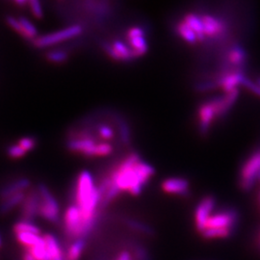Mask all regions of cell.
<instances>
[{
  "label": "cell",
  "instance_id": "1",
  "mask_svg": "<svg viewBox=\"0 0 260 260\" xmlns=\"http://www.w3.org/2000/svg\"><path fill=\"white\" fill-rule=\"evenodd\" d=\"M154 174L155 169L142 161L139 154L134 152L122 160L109 175L121 192L128 191L132 196H139Z\"/></svg>",
  "mask_w": 260,
  "mask_h": 260
},
{
  "label": "cell",
  "instance_id": "2",
  "mask_svg": "<svg viewBox=\"0 0 260 260\" xmlns=\"http://www.w3.org/2000/svg\"><path fill=\"white\" fill-rule=\"evenodd\" d=\"M40 196V207L39 216L51 223H59L60 222V207L56 201L55 197L50 192L46 184L40 183L37 186Z\"/></svg>",
  "mask_w": 260,
  "mask_h": 260
},
{
  "label": "cell",
  "instance_id": "3",
  "mask_svg": "<svg viewBox=\"0 0 260 260\" xmlns=\"http://www.w3.org/2000/svg\"><path fill=\"white\" fill-rule=\"evenodd\" d=\"M83 28L80 25H72L69 27L61 29L53 33L46 34L39 37L32 42L33 47L36 48H47V47H53L58 44H61L68 40L78 37L82 34Z\"/></svg>",
  "mask_w": 260,
  "mask_h": 260
},
{
  "label": "cell",
  "instance_id": "4",
  "mask_svg": "<svg viewBox=\"0 0 260 260\" xmlns=\"http://www.w3.org/2000/svg\"><path fill=\"white\" fill-rule=\"evenodd\" d=\"M64 232L68 240L75 241L82 238L83 219L82 214L77 205H70L64 216Z\"/></svg>",
  "mask_w": 260,
  "mask_h": 260
},
{
  "label": "cell",
  "instance_id": "5",
  "mask_svg": "<svg viewBox=\"0 0 260 260\" xmlns=\"http://www.w3.org/2000/svg\"><path fill=\"white\" fill-rule=\"evenodd\" d=\"M260 174V150L254 152L243 165L240 173L239 185L242 190L250 191Z\"/></svg>",
  "mask_w": 260,
  "mask_h": 260
},
{
  "label": "cell",
  "instance_id": "6",
  "mask_svg": "<svg viewBox=\"0 0 260 260\" xmlns=\"http://www.w3.org/2000/svg\"><path fill=\"white\" fill-rule=\"evenodd\" d=\"M96 190V186L94 185L93 178L90 172L82 171L76 180L75 190V205L79 208L83 207L90 200L94 191Z\"/></svg>",
  "mask_w": 260,
  "mask_h": 260
},
{
  "label": "cell",
  "instance_id": "7",
  "mask_svg": "<svg viewBox=\"0 0 260 260\" xmlns=\"http://www.w3.org/2000/svg\"><path fill=\"white\" fill-rule=\"evenodd\" d=\"M239 221L240 215L238 211L235 208H230L223 212L211 215L206 223V229H230L234 233Z\"/></svg>",
  "mask_w": 260,
  "mask_h": 260
},
{
  "label": "cell",
  "instance_id": "8",
  "mask_svg": "<svg viewBox=\"0 0 260 260\" xmlns=\"http://www.w3.org/2000/svg\"><path fill=\"white\" fill-rule=\"evenodd\" d=\"M40 207V196L36 189H29L25 198L20 205V220L32 222L39 216Z\"/></svg>",
  "mask_w": 260,
  "mask_h": 260
},
{
  "label": "cell",
  "instance_id": "9",
  "mask_svg": "<svg viewBox=\"0 0 260 260\" xmlns=\"http://www.w3.org/2000/svg\"><path fill=\"white\" fill-rule=\"evenodd\" d=\"M217 103H218V96L203 103L199 108V111H198L199 128L203 136H205L208 133L214 120L217 119L216 117Z\"/></svg>",
  "mask_w": 260,
  "mask_h": 260
},
{
  "label": "cell",
  "instance_id": "10",
  "mask_svg": "<svg viewBox=\"0 0 260 260\" xmlns=\"http://www.w3.org/2000/svg\"><path fill=\"white\" fill-rule=\"evenodd\" d=\"M216 205V200L212 196H206L197 205L195 212L196 228L199 233L205 232L208 219L211 217L214 207Z\"/></svg>",
  "mask_w": 260,
  "mask_h": 260
},
{
  "label": "cell",
  "instance_id": "11",
  "mask_svg": "<svg viewBox=\"0 0 260 260\" xmlns=\"http://www.w3.org/2000/svg\"><path fill=\"white\" fill-rule=\"evenodd\" d=\"M162 190L167 194L173 195L185 196L189 195V188L190 183L185 178L181 177H173L167 178L161 183Z\"/></svg>",
  "mask_w": 260,
  "mask_h": 260
},
{
  "label": "cell",
  "instance_id": "12",
  "mask_svg": "<svg viewBox=\"0 0 260 260\" xmlns=\"http://www.w3.org/2000/svg\"><path fill=\"white\" fill-rule=\"evenodd\" d=\"M31 182L26 177H20L10 181L0 189V202L6 200L12 196L19 194L21 192H26L30 188Z\"/></svg>",
  "mask_w": 260,
  "mask_h": 260
},
{
  "label": "cell",
  "instance_id": "13",
  "mask_svg": "<svg viewBox=\"0 0 260 260\" xmlns=\"http://www.w3.org/2000/svg\"><path fill=\"white\" fill-rule=\"evenodd\" d=\"M201 18L205 27V37H217L222 35L226 29V25L220 19L214 18L210 15H203Z\"/></svg>",
  "mask_w": 260,
  "mask_h": 260
},
{
  "label": "cell",
  "instance_id": "14",
  "mask_svg": "<svg viewBox=\"0 0 260 260\" xmlns=\"http://www.w3.org/2000/svg\"><path fill=\"white\" fill-rule=\"evenodd\" d=\"M239 96V90L235 89L231 93H225L224 96H219L217 109H216V117L222 118L225 116L230 110L233 108L234 103H236Z\"/></svg>",
  "mask_w": 260,
  "mask_h": 260
},
{
  "label": "cell",
  "instance_id": "15",
  "mask_svg": "<svg viewBox=\"0 0 260 260\" xmlns=\"http://www.w3.org/2000/svg\"><path fill=\"white\" fill-rule=\"evenodd\" d=\"M194 31L198 38V42H203L205 39V27L202 18L196 14H187L182 19Z\"/></svg>",
  "mask_w": 260,
  "mask_h": 260
},
{
  "label": "cell",
  "instance_id": "16",
  "mask_svg": "<svg viewBox=\"0 0 260 260\" xmlns=\"http://www.w3.org/2000/svg\"><path fill=\"white\" fill-rule=\"evenodd\" d=\"M226 59L229 61V64L232 67L243 70V67L247 60V53L243 47L240 46H234L229 50Z\"/></svg>",
  "mask_w": 260,
  "mask_h": 260
},
{
  "label": "cell",
  "instance_id": "17",
  "mask_svg": "<svg viewBox=\"0 0 260 260\" xmlns=\"http://www.w3.org/2000/svg\"><path fill=\"white\" fill-rule=\"evenodd\" d=\"M26 192H21L19 194H16V195L12 196L10 198H7L6 200L0 202V216H5V215L9 214L16 207L20 206L25 198Z\"/></svg>",
  "mask_w": 260,
  "mask_h": 260
},
{
  "label": "cell",
  "instance_id": "18",
  "mask_svg": "<svg viewBox=\"0 0 260 260\" xmlns=\"http://www.w3.org/2000/svg\"><path fill=\"white\" fill-rule=\"evenodd\" d=\"M113 146L109 143H95L92 147L86 149L82 153L86 157H96V156H106L111 154Z\"/></svg>",
  "mask_w": 260,
  "mask_h": 260
},
{
  "label": "cell",
  "instance_id": "19",
  "mask_svg": "<svg viewBox=\"0 0 260 260\" xmlns=\"http://www.w3.org/2000/svg\"><path fill=\"white\" fill-rule=\"evenodd\" d=\"M86 247V239L79 238L71 244L65 252V260H79Z\"/></svg>",
  "mask_w": 260,
  "mask_h": 260
},
{
  "label": "cell",
  "instance_id": "20",
  "mask_svg": "<svg viewBox=\"0 0 260 260\" xmlns=\"http://www.w3.org/2000/svg\"><path fill=\"white\" fill-rule=\"evenodd\" d=\"M96 143L93 139H70L67 142V149L74 153L82 154L86 149H89Z\"/></svg>",
  "mask_w": 260,
  "mask_h": 260
},
{
  "label": "cell",
  "instance_id": "21",
  "mask_svg": "<svg viewBox=\"0 0 260 260\" xmlns=\"http://www.w3.org/2000/svg\"><path fill=\"white\" fill-rule=\"evenodd\" d=\"M19 23L22 28L23 31V39L30 41L31 43L33 41H35L39 35H38V29L32 22L31 20H29L27 18L23 17V16H19Z\"/></svg>",
  "mask_w": 260,
  "mask_h": 260
},
{
  "label": "cell",
  "instance_id": "22",
  "mask_svg": "<svg viewBox=\"0 0 260 260\" xmlns=\"http://www.w3.org/2000/svg\"><path fill=\"white\" fill-rule=\"evenodd\" d=\"M15 236H16L17 241L27 249L36 246L44 239L43 236L38 235V234H33V233H17V234H15Z\"/></svg>",
  "mask_w": 260,
  "mask_h": 260
},
{
  "label": "cell",
  "instance_id": "23",
  "mask_svg": "<svg viewBox=\"0 0 260 260\" xmlns=\"http://www.w3.org/2000/svg\"><path fill=\"white\" fill-rule=\"evenodd\" d=\"M177 32L178 33V35L188 44L195 45L198 43V38H197L195 32L191 29L188 24H186L183 20H181L180 22L177 23Z\"/></svg>",
  "mask_w": 260,
  "mask_h": 260
},
{
  "label": "cell",
  "instance_id": "24",
  "mask_svg": "<svg viewBox=\"0 0 260 260\" xmlns=\"http://www.w3.org/2000/svg\"><path fill=\"white\" fill-rule=\"evenodd\" d=\"M45 57L47 62L55 65H60V64H65L66 62L69 60L70 55L64 49H53V50L47 51Z\"/></svg>",
  "mask_w": 260,
  "mask_h": 260
},
{
  "label": "cell",
  "instance_id": "25",
  "mask_svg": "<svg viewBox=\"0 0 260 260\" xmlns=\"http://www.w3.org/2000/svg\"><path fill=\"white\" fill-rule=\"evenodd\" d=\"M27 251L36 260H51V256L47 251L45 239H43V241L39 243L36 246L28 249Z\"/></svg>",
  "mask_w": 260,
  "mask_h": 260
},
{
  "label": "cell",
  "instance_id": "26",
  "mask_svg": "<svg viewBox=\"0 0 260 260\" xmlns=\"http://www.w3.org/2000/svg\"><path fill=\"white\" fill-rule=\"evenodd\" d=\"M13 232L15 234L17 233H33L41 235V230L38 228L36 224L32 222H26V221H19L13 225Z\"/></svg>",
  "mask_w": 260,
  "mask_h": 260
},
{
  "label": "cell",
  "instance_id": "27",
  "mask_svg": "<svg viewBox=\"0 0 260 260\" xmlns=\"http://www.w3.org/2000/svg\"><path fill=\"white\" fill-rule=\"evenodd\" d=\"M117 125L119 127V133L121 136V142L125 146H130L131 145V132H130V127L128 123L125 121L124 119L121 117H118L116 119Z\"/></svg>",
  "mask_w": 260,
  "mask_h": 260
},
{
  "label": "cell",
  "instance_id": "28",
  "mask_svg": "<svg viewBox=\"0 0 260 260\" xmlns=\"http://www.w3.org/2000/svg\"><path fill=\"white\" fill-rule=\"evenodd\" d=\"M234 233L230 229H206L202 233L205 239H215V238H229L233 236Z\"/></svg>",
  "mask_w": 260,
  "mask_h": 260
},
{
  "label": "cell",
  "instance_id": "29",
  "mask_svg": "<svg viewBox=\"0 0 260 260\" xmlns=\"http://www.w3.org/2000/svg\"><path fill=\"white\" fill-rule=\"evenodd\" d=\"M126 224L129 229L133 231H136L138 233H144L149 236H152L154 234V230L150 225L143 223L141 221H138V220L128 219V220H126Z\"/></svg>",
  "mask_w": 260,
  "mask_h": 260
},
{
  "label": "cell",
  "instance_id": "30",
  "mask_svg": "<svg viewBox=\"0 0 260 260\" xmlns=\"http://www.w3.org/2000/svg\"><path fill=\"white\" fill-rule=\"evenodd\" d=\"M6 153L7 156L12 160H19L27 154V152L21 149L17 142L8 146V148L6 149Z\"/></svg>",
  "mask_w": 260,
  "mask_h": 260
},
{
  "label": "cell",
  "instance_id": "31",
  "mask_svg": "<svg viewBox=\"0 0 260 260\" xmlns=\"http://www.w3.org/2000/svg\"><path fill=\"white\" fill-rule=\"evenodd\" d=\"M17 143L20 146V148L25 150L26 152H30L38 146V140L33 136H24L19 138Z\"/></svg>",
  "mask_w": 260,
  "mask_h": 260
},
{
  "label": "cell",
  "instance_id": "32",
  "mask_svg": "<svg viewBox=\"0 0 260 260\" xmlns=\"http://www.w3.org/2000/svg\"><path fill=\"white\" fill-rule=\"evenodd\" d=\"M28 7H29L32 16L35 19H39V20L44 19V9H43V6L40 1H38V0L28 1Z\"/></svg>",
  "mask_w": 260,
  "mask_h": 260
},
{
  "label": "cell",
  "instance_id": "33",
  "mask_svg": "<svg viewBox=\"0 0 260 260\" xmlns=\"http://www.w3.org/2000/svg\"><path fill=\"white\" fill-rule=\"evenodd\" d=\"M5 20H6L7 25H8L13 31H15L16 33H18L20 37H23V31H22V28H21V25H20V23H19L18 18H15V17H13V16H7V17L5 18Z\"/></svg>",
  "mask_w": 260,
  "mask_h": 260
},
{
  "label": "cell",
  "instance_id": "34",
  "mask_svg": "<svg viewBox=\"0 0 260 260\" xmlns=\"http://www.w3.org/2000/svg\"><path fill=\"white\" fill-rule=\"evenodd\" d=\"M219 88V84L217 80L214 81H207V82H203V83L198 84L196 86V91L204 93V92H209Z\"/></svg>",
  "mask_w": 260,
  "mask_h": 260
},
{
  "label": "cell",
  "instance_id": "35",
  "mask_svg": "<svg viewBox=\"0 0 260 260\" xmlns=\"http://www.w3.org/2000/svg\"><path fill=\"white\" fill-rule=\"evenodd\" d=\"M240 84L243 85L245 88H247L248 90H250L252 93H255L256 95L260 96V86L258 84L253 83L250 79H248L245 75L242 76Z\"/></svg>",
  "mask_w": 260,
  "mask_h": 260
},
{
  "label": "cell",
  "instance_id": "36",
  "mask_svg": "<svg viewBox=\"0 0 260 260\" xmlns=\"http://www.w3.org/2000/svg\"><path fill=\"white\" fill-rule=\"evenodd\" d=\"M99 134L100 138L103 140H111L114 137V130L112 129L108 125H101L99 127Z\"/></svg>",
  "mask_w": 260,
  "mask_h": 260
},
{
  "label": "cell",
  "instance_id": "37",
  "mask_svg": "<svg viewBox=\"0 0 260 260\" xmlns=\"http://www.w3.org/2000/svg\"><path fill=\"white\" fill-rule=\"evenodd\" d=\"M145 37V31L144 29L140 27L130 28L127 31V39H133V38Z\"/></svg>",
  "mask_w": 260,
  "mask_h": 260
},
{
  "label": "cell",
  "instance_id": "38",
  "mask_svg": "<svg viewBox=\"0 0 260 260\" xmlns=\"http://www.w3.org/2000/svg\"><path fill=\"white\" fill-rule=\"evenodd\" d=\"M136 257L138 260H149V254L144 248H137Z\"/></svg>",
  "mask_w": 260,
  "mask_h": 260
},
{
  "label": "cell",
  "instance_id": "39",
  "mask_svg": "<svg viewBox=\"0 0 260 260\" xmlns=\"http://www.w3.org/2000/svg\"><path fill=\"white\" fill-rule=\"evenodd\" d=\"M117 260H132V256L127 251H121Z\"/></svg>",
  "mask_w": 260,
  "mask_h": 260
},
{
  "label": "cell",
  "instance_id": "40",
  "mask_svg": "<svg viewBox=\"0 0 260 260\" xmlns=\"http://www.w3.org/2000/svg\"><path fill=\"white\" fill-rule=\"evenodd\" d=\"M22 260H36L28 251L26 252H24L23 254H22Z\"/></svg>",
  "mask_w": 260,
  "mask_h": 260
},
{
  "label": "cell",
  "instance_id": "41",
  "mask_svg": "<svg viewBox=\"0 0 260 260\" xmlns=\"http://www.w3.org/2000/svg\"><path fill=\"white\" fill-rule=\"evenodd\" d=\"M2 247V240H1V236H0V248Z\"/></svg>",
  "mask_w": 260,
  "mask_h": 260
},
{
  "label": "cell",
  "instance_id": "42",
  "mask_svg": "<svg viewBox=\"0 0 260 260\" xmlns=\"http://www.w3.org/2000/svg\"><path fill=\"white\" fill-rule=\"evenodd\" d=\"M259 203H260V193H259Z\"/></svg>",
  "mask_w": 260,
  "mask_h": 260
}]
</instances>
